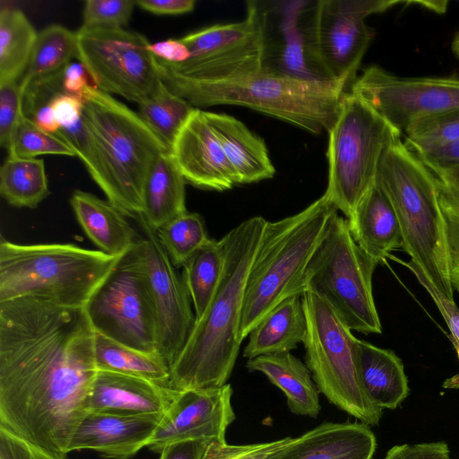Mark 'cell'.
Wrapping results in <instances>:
<instances>
[{
    "label": "cell",
    "mask_w": 459,
    "mask_h": 459,
    "mask_svg": "<svg viewBox=\"0 0 459 459\" xmlns=\"http://www.w3.org/2000/svg\"><path fill=\"white\" fill-rule=\"evenodd\" d=\"M94 339L84 307L0 301V426L67 455L98 372Z\"/></svg>",
    "instance_id": "1"
},
{
    "label": "cell",
    "mask_w": 459,
    "mask_h": 459,
    "mask_svg": "<svg viewBox=\"0 0 459 459\" xmlns=\"http://www.w3.org/2000/svg\"><path fill=\"white\" fill-rule=\"evenodd\" d=\"M266 221L262 216L249 218L220 239L224 255L221 280L169 368V388L208 389L227 384L242 342L239 324L246 281Z\"/></svg>",
    "instance_id": "2"
},
{
    "label": "cell",
    "mask_w": 459,
    "mask_h": 459,
    "mask_svg": "<svg viewBox=\"0 0 459 459\" xmlns=\"http://www.w3.org/2000/svg\"><path fill=\"white\" fill-rule=\"evenodd\" d=\"M82 118L88 145L82 163L109 201L125 216L143 212L148 176L169 151L139 114L93 86L82 92Z\"/></svg>",
    "instance_id": "3"
},
{
    "label": "cell",
    "mask_w": 459,
    "mask_h": 459,
    "mask_svg": "<svg viewBox=\"0 0 459 459\" xmlns=\"http://www.w3.org/2000/svg\"><path fill=\"white\" fill-rule=\"evenodd\" d=\"M157 62V60H156ZM162 82L195 108L235 105L257 110L313 134L327 133L350 88L332 81H303L263 72L220 82L188 79L157 62Z\"/></svg>",
    "instance_id": "4"
},
{
    "label": "cell",
    "mask_w": 459,
    "mask_h": 459,
    "mask_svg": "<svg viewBox=\"0 0 459 459\" xmlns=\"http://www.w3.org/2000/svg\"><path fill=\"white\" fill-rule=\"evenodd\" d=\"M337 212L323 195L298 213L266 221L246 281L241 342L281 301L306 290L308 264Z\"/></svg>",
    "instance_id": "5"
},
{
    "label": "cell",
    "mask_w": 459,
    "mask_h": 459,
    "mask_svg": "<svg viewBox=\"0 0 459 459\" xmlns=\"http://www.w3.org/2000/svg\"><path fill=\"white\" fill-rule=\"evenodd\" d=\"M376 184L397 215L403 249L440 293L454 299L436 176L400 139L384 152Z\"/></svg>",
    "instance_id": "6"
},
{
    "label": "cell",
    "mask_w": 459,
    "mask_h": 459,
    "mask_svg": "<svg viewBox=\"0 0 459 459\" xmlns=\"http://www.w3.org/2000/svg\"><path fill=\"white\" fill-rule=\"evenodd\" d=\"M122 256L74 244L21 245L2 238L0 301L34 297L84 307Z\"/></svg>",
    "instance_id": "7"
},
{
    "label": "cell",
    "mask_w": 459,
    "mask_h": 459,
    "mask_svg": "<svg viewBox=\"0 0 459 459\" xmlns=\"http://www.w3.org/2000/svg\"><path fill=\"white\" fill-rule=\"evenodd\" d=\"M328 134L324 195L348 219L375 185L384 152L402 134L351 92L343 97Z\"/></svg>",
    "instance_id": "8"
},
{
    "label": "cell",
    "mask_w": 459,
    "mask_h": 459,
    "mask_svg": "<svg viewBox=\"0 0 459 459\" xmlns=\"http://www.w3.org/2000/svg\"><path fill=\"white\" fill-rule=\"evenodd\" d=\"M301 298L307 326L303 342L306 365L320 394L361 423L378 425L383 410L370 401L362 386L358 338L320 296L306 290Z\"/></svg>",
    "instance_id": "9"
},
{
    "label": "cell",
    "mask_w": 459,
    "mask_h": 459,
    "mask_svg": "<svg viewBox=\"0 0 459 459\" xmlns=\"http://www.w3.org/2000/svg\"><path fill=\"white\" fill-rule=\"evenodd\" d=\"M377 264L354 240L348 220L337 212L308 264L306 290L328 302L351 331L381 333L372 289Z\"/></svg>",
    "instance_id": "10"
},
{
    "label": "cell",
    "mask_w": 459,
    "mask_h": 459,
    "mask_svg": "<svg viewBox=\"0 0 459 459\" xmlns=\"http://www.w3.org/2000/svg\"><path fill=\"white\" fill-rule=\"evenodd\" d=\"M84 309L95 333L142 351L158 353L155 311L136 245L120 258Z\"/></svg>",
    "instance_id": "11"
},
{
    "label": "cell",
    "mask_w": 459,
    "mask_h": 459,
    "mask_svg": "<svg viewBox=\"0 0 459 459\" xmlns=\"http://www.w3.org/2000/svg\"><path fill=\"white\" fill-rule=\"evenodd\" d=\"M76 58L95 88L139 104L160 86L156 57L147 39L124 28H92L76 31Z\"/></svg>",
    "instance_id": "12"
},
{
    "label": "cell",
    "mask_w": 459,
    "mask_h": 459,
    "mask_svg": "<svg viewBox=\"0 0 459 459\" xmlns=\"http://www.w3.org/2000/svg\"><path fill=\"white\" fill-rule=\"evenodd\" d=\"M180 39L190 51L188 60L171 64L156 58L180 76L220 82L262 70V29L255 1L247 2V15L241 22L211 25Z\"/></svg>",
    "instance_id": "13"
},
{
    "label": "cell",
    "mask_w": 459,
    "mask_h": 459,
    "mask_svg": "<svg viewBox=\"0 0 459 459\" xmlns=\"http://www.w3.org/2000/svg\"><path fill=\"white\" fill-rule=\"evenodd\" d=\"M404 2L394 0H319L314 11V56L329 81L350 89L373 38L366 19Z\"/></svg>",
    "instance_id": "14"
},
{
    "label": "cell",
    "mask_w": 459,
    "mask_h": 459,
    "mask_svg": "<svg viewBox=\"0 0 459 459\" xmlns=\"http://www.w3.org/2000/svg\"><path fill=\"white\" fill-rule=\"evenodd\" d=\"M350 92L402 134L417 120L459 109V78L400 77L371 65Z\"/></svg>",
    "instance_id": "15"
},
{
    "label": "cell",
    "mask_w": 459,
    "mask_h": 459,
    "mask_svg": "<svg viewBox=\"0 0 459 459\" xmlns=\"http://www.w3.org/2000/svg\"><path fill=\"white\" fill-rule=\"evenodd\" d=\"M255 2L262 29V71L303 81H329L313 52L316 1Z\"/></svg>",
    "instance_id": "16"
},
{
    "label": "cell",
    "mask_w": 459,
    "mask_h": 459,
    "mask_svg": "<svg viewBox=\"0 0 459 459\" xmlns=\"http://www.w3.org/2000/svg\"><path fill=\"white\" fill-rule=\"evenodd\" d=\"M143 236L136 248L147 274L156 316L157 351L169 368L183 350L195 322L192 300L153 230L139 216Z\"/></svg>",
    "instance_id": "17"
},
{
    "label": "cell",
    "mask_w": 459,
    "mask_h": 459,
    "mask_svg": "<svg viewBox=\"0 0 459 459\" xmlns=\"http://www.w3.org/2000/svg\"><path fill=\"white\" fill-rule=\"evenodd\" d=\"M230 384L208 389L173 390L169 405L147 444L160 453L167 445L186 439L226 441L235 420Z\"/></svg>",
    "instance_id": "18"
},
{
    "label": "cell",
    "mask_w": 459,
    "mask_h": 459,
    "mask_svg": "<svg viewBox=\"0 0 459 459\" xmlns=\"http://www.w3.org/2000/svg\"><path fill=\"white\" fill-rule=\"evenodd\" d=\"M170 153L186 182L195 187L225 191L238 184L223 148L201 108H195L186 121Z\"/></svg>",
    "instance_id": "19"
},
{
    "label": "cell",
    "mask_w": 459,
    "mask_h": 459,
    "mask_svg": "<svg viewBox=\"0 0 459 459\" xmlns=\"http://www.w3.org/2000/svg\"><path fill=\"white\" fill-rule=\"evenodd\" d=\"M160 419L88 411L71 439L68 453L91 449L108 459H131L147 446Z\"/></svg>",
    "instance_id": "20"
},
{
    "label": "cell",
    "mask_w": 459,
    "mask_h": 459,
    "mask_svg": "<svg viewBox=\"0 0 459 459\" xmlns=\"http://www.w3.org/2000/svg\"><path fill=\"white\" fill-rule=\"evenodd\" d=\"M171 392V388L147 379L98 370L87 400V412L161 418Z\"/></svg>",
    "instance_id": "21"
},
{
    "label": "cell",
    "mask_w": 459,
    "mask_h": 459,
    "mask_svg": "<svg viewBox=\"0 0 459 459\" xmlns=\"http://www.w3.org/2000/svg\"><path fill=\"white\" fill-rule=\"evenodd\" d=\"M376 448L369 426L325 421L293 437L271 459H372Z\"/></svg>",
    "instance_id": "22"
},
{
    "label": "cell",
    "mask_w": 459,
    "mask_h": 459,
    "mask_svg": "<svg viewBox=\"0 0 459 459\" xmlns=\"http://www.w3.org/2000/svg\"><path fill=\"white\" fill-rule=\"evenodd\" d=\"M347 220L356 243L378 264L393 251L403 248L397 215L390 200L376 183Z\"/></svg>",
    "instance_id": "23"
},
{
    "label": "cell",
    "mask_w": 459,
    "mask_h": 459,
    "mask_svg": "<svg viewBox=\"0 0 459 459\" xmlns=\"http://www.w3.org/2000/svg\"><path fill=\"white\" fill-rule=\"evenodd\" d=\"M204 112L234 170L238 184L257 182L274 176L275 169L262 138L231 116Z\"/></svg>",
    "instance_id": "24"
},
{
    "label": "cell",
    "mask_w": 459,
    "mask_h": 459,
    "mask_svg": "<svg viewBox=\"0 0 459 459\" xmlns=\"http://www.w3.org/2000/svg\"><path fill=\"white\" fill-rule=\"evenodd\" d=\"M70 204L84 233L105 254L121 256L137 244L140 237L109 201L76 189Z\"/></svg>",
    "instance_id": "25"
},
{
    "label": "cell",
    "mask_w": 459,
    "mask_h": 459,
    "mask_svg": "<svg viewBox=\"0 0 459 459\" xmlns=\"http://www.w3.org/2000/svg\"><path fill=\"white\" fill-rule=\"evenodd\" d=\"M246 367L250 372L263 373L281 390L293 414L317 418L321 411L320 392L307 365L290 351L247 359Z\"/></svg>",
    "instance_id": "26"
},
{
    "label": "cell",
    "mask_w": 459,
    "mask_h": 459,
    "mask_svg": "<svg viewBox=\"0 0 459 459\" xmlns=\"http://www.w3.org/2000/svg\"><path fill=\"white\" fill-rule=\"evenodd\" d=\"M357 360L362 386L376 406L394 410L407 397L408 378L393 351L358 339Z\"/></svg>",
    "instance_id": "27"
},
{
    "label": "cell",
    "mask_w": 459,
    "mask_h": 459,
    "mask_svg": "<svg viewBox=\"0 0 459 459\" xmlns=\"http://www.w3.org/2000/svg\"><path fill=\"white\" fill-rule=\"evenodd\" d=\"M302 295H293L272 309L249 333L243 350L247 359L295 350L307 333Z\"/></svg>",
    "instance_id": "28"
},
{
    "label": "cell",
    "mask_w": 459,
    "mask_h": 459,
    "mask_svg": "<svg viewBox=\"0 0 459 459\" xmlns=\"http://www.w3.org/2000/svg\"><path fill=\"white\" fill-rule=\"evenodd\" d=\"M186 183L170 151L162 152L148 176L140 215L153 230L187 212Z\"/></svg>",
    "instance_id": "29"
},
{
    "label": "cell",
    "mask_w": 459,
    "mask_h": 459,
    "mask_svg": "<svg viewBox=\"0 0 459 459\" xmlns=\"http://www.w3.org/2000/svg\"><path fill=\"white\" fill-rule=\"evenodd\" d=\"M94 355L98 370L133 376L169 386V368L159 353L142 351L95 333Z\"/></svg>",
    "instance_id": "30"
},
{
    "label": "cell",
    "mask_w": 459,
    "mask_h": 459,
    "mask_svg": "<svg viewBox=\"0 0 459 459\" xmlns=\"http://www.w3.org/2000/svg\"><path fill=\"white\" fill-rule=\"evenodd\" d=\"M38 32L17 8L0 12V83L18 82L28 67Z\"/></svg>",
    "instance_id": "31"
},
{
    "label": "cell",
    "mask_w": 459,
    "mask_h": 459,
    "mask_svg": "<svg viewBox=\"0 0 459 459\" xmlns=\"http://www.w3.org/2000/svg\"><path fill=\"white\" fill-rule=\"evenodd\" d=\"M75 31L60 24H51L38 32L28 67L19 82L23 93L37 81L58 74L76 57Z\"/></svg>",
    "instance_id": "32"
},
{
    "label": "cell",
    "mask_w": 459,
    "mask_h": 459,
    "mask_svg": "<svg viewBox=\"0 0 459 459\" xmlns=\"http://www.w3.org/2000/svg\"><path fill=\"white\" fill-rule=\"evenodd\" d=\"M0 194L13 207L36 208L50 195L44 160L7 156L0 169Z\"/></svg>",
    "instance_id": "33"
},
{
    "label": "cell",
    "mask_w": 459,
    "mask_h": 459,
    "mask_svg": "<svg viewBox=\"0 0 459 459\" xmlns=\"http://www.w3.org/2000/svg\"><path fill=\"white\" fill-rule=\"evenodd\" d=\"M224 255L221 240L209 238L182 266V279L194 306L195 319L209 305L221 277Z\"/></svg>",
    "instance_id": "34"
},
{
    "label": "cell",
    "mask_w": 459,
    "mask_h": 459,
    "mask_svg": "<svg viewBox=\"0 0 459 459\" xmlns=\"http://www.w3.org/2000/svg\"><path fill=\"white\" fill-rule=\"evenodd\" d=\"M195 108L162 82L152 96L138 104L137 113L170 151Z\"/></svg>",
    "instance_id": "35"
},
{
    "label": "cell",
    "mask_w": 459,
    "mask_h": 459,
    "mask_svg": "<svg viewBox=\"0 0 459 459\" xmlns=\"http://www.w3.org/2000/svg\"><path fill=\"white\" fill-rule=\"evenodd\" d=\"M156 234L175 267H182L209 239L201 215L189 212L166 223Z\"/></svg>",
    "instance_id": "36"
},
{
    "label": "cell",
    "mask_w": 459,
    "mask_h": 459,
    "mask_svg": "<svg viewBox=\"0 0 459 459\" xmlns=\"http://www.w3.org/2000/svg\"><path fill=\"white\" fill-rule=\"evenodd\" d=\"M403 135L405 145L413 152L459 143V109L417 120Z\"/></svg>",
    "instance_id": "37"
},
{
    "label": "cell",
    "mask_w": 459,
    "mask_h": 459,
    "mask_svg": "<svg viewBox=\"0 0 459 459\" xmlns=\"http://www.w3.org/2000/svg\"><path fill=\"white\" fill-rule=\"evenodd\" d=\"M8 156L31 159L42 154L76 157L74 150L56 134L37 126L22 114L13 130L8 146Z\"/></svg>",
    "instance_id": "38"
},
{
    "label": "cell",
    "mask_w": 459,
    "mask_h": 459,
    "mask_svg": "<svg viewBox=\"0 0 459 459\" xmlns=\"http://www.w3.org/2000/svg\"><path fill=\"white\" fill-rule=\"evenodd\" d=\"M438 200L445 223L450 281L459 294V190L437 178Z\"/></svg>",
    "instance_id": "39"
},
{
    "label": "cell",
    "mask_w": 459,
    "mask_h": 459,
    "mask_svg": "<svg viewBox=\"0 0 459 459\" xmlns=\"http://www.w3.org/2000/svg\"><path fill=\"white\" fill-rule=\"evenodd\" d=\"M388 258L408 268L429 294L449 328L452 336V343L459 359V308L455 300L449 299L440 293L431 283L421 268L411 259L409 261H403L393 255H390ZM444 385L451 388L458 387L459 374L446 380Z\"/></svg>",
    "instance_id": "40"
},
{
    "label": "cell",
    "mask_w": 459,
    "mask_h": 459,
    "mask_svg": "<svg viewBox=\"0 0 459 459\" xmlns=\"http://www.w3.org/2000/svg\"><path fill=\"white\" fill-rule=\"evenodd\" d=\"M135 4L136 1L132 0H87L82 11V25L92 28H124Z\"/></svg>",
    "instance_id": "41"
},
{
    "label": "cell",
    "mask_w": 459,
    "mask_h": 459,
    "mask_svg": "<svg viewBox=\"0 0 459 459\" xmlns=\"http://www.w3.org/2000/svg\"><path fill=\"white\" fill-rule=\"evenodd\" d=\"M292 438L286 437L273 441L247 445L211 441L202 459H271L287 446Z\"/></svg>",
    "instance_id": "42"
},
{
    "label": "cell",
    "mask_w": 459,
    "mask_h": 459,
    "mask_svg": "<svg viewBox=\"0 0 459 459\" xmlns=\"http://www.w3.org/2000/svg\"><path fill=\"white\" fill-rule=\"evenodd\" d=\"M22 102L23 97L18 82L0 83V144L6 150L23 114Z\"/></svg>",
    "instance_id": "43"
},
{
    "label": "cell",
    "mask_w": 459,
    "mask_h": 459,
    "mask_svg": "<svg viewBox=\"0 0 459 459\" xmlns=\"http://www.w3.org/2000/svg\"><path fill=\"white\" fill-rule=\"evenodd\" d=\"M0 459H69L39 448L0 426Z\"/></svg>",
    "instance_id": "44"
},
{
    "label": "cell",
    "mask_w": 459,
    "mask_h": 459,
    "mask_svg": "<svg viewBox=\"0 0 459 459\" xmlns=\"http://www.w3.org/2000/svg\"><path fill=\"white\" fill-rule=\"evenodd\" d=\"M384 459H452L445 442L397 445L386 453Z\"/></svg>",
    "instance_id": "45"
},
{
    "label": "cell",
    "mask_w": 459,
    "mask_h": 459,
    "mask_svg": "<svg viewBox=\"0 0 459 459\" xmlns=\"http://www.w3.org/2000/svg\"><path fill=\"white\" fill-rule=\"evenodd\" d=\"M54 111L60 127L74 125L82 119V97L59 92L47 103Z\"/></svg>",
    "instance_id": "46"
},
{
    "label": "cell",
    "mask_w": 459,
    "mask_h": 459,
    "mask_svg": "<svg viewBox=\"0 0 459 459\" xmlns=\"http://www.w3.org/2000/svg\"><path fill=\"white\" fill-rule=\"evenodd\" d=\"M414 153L432 173L459 167V143Z\"/></svg>",
    "instance_id": "47"
},
{
    "label": "cell",
    "mask_w": 459,
    "mask_h": 459,
    "mask_svg": "<svg viewBox=\"0 0 459 459\" xmlns=\"http://www.w3.org/2000/svg\"><path fill=\"white\" fill-rule=\"evenodd\" d=\"M205 439H186L167 445L159 459H202L209 444Z\"/></svg>",
    "instance_id": "48"
},
{
    "label": "cell",
    "mask_w": 459,
    "mask_h": 459,
    "mask_svg": "<svg viewBox=\"0 0 459 459\" xmlns=\"http://www.w3.org/2000/svg\"><path fill=\"white\" fill-rule=\"evenodd\" d=\"M149 48L156 58L171 64L185 62L191 56L189 49L180 39L150 43Z\"/></svg>",
    "instance_id": "49"
},
{
    "label": "cell",
    "mask_w": 459,
    "mask_h": 459,
    "mask_svg": "<svg viewBox=\"0 0 459 459\" xmlns=\"http://www.w3.org/2000/svg\"><path fill=\"white\" fill-rule=\"evenodd\" d=\"M63 89L65 93L82 97L87 86H94L92 79L85 67L79 63L69 64L63 71Z\"/></svg>",
    "instance_id": "50"
},
{
    "label": "cell",
    "mask_w": 459,
    "mask_h": 459,
    "mask_svg": "<svg viewBox=\"0 0 459 459\" xmlns=\"http://www.w3.org/2000/svg\"><path fill=\"white\" fill-rule=\"evenodd\" d=\"M136 4L143 10L158 15H178L194 10L195 0H140Z\"/></svg>",
    "instance_id": "51"
},
{
    "label": "cell",
    "mask_w": 459,
    "mask_h": 459,
    "mask_svg": "<svg viewBox=\"0 0 459 459\" xmlns=\"http://www.w3.org/2000/svg\"><path fill=\"white\" fill-rule=\"evenodd\" d=\"M32 122L44 131L56 134L60 125L57 122L53 109L48 104L42 105L32 111L29 116Z\"/></svg>",
    "instance_id": "52"
},
{
    "label": "cell",
    "mask_w": 459,
    "mask_h": 459,
    "mask_svg": "<svg viewBox=\"0 0 459 459\" xmlns=\"http://www.w3.org/2000/svg\"><path fill=\"white\" fill-rule=\"evenodd\" d=\"M444 184L459 190V167L433 173Z\"/></svg>",
    "instance_id": "53"
},
{
    "label": "cell",
    "mask_w": 459,
    "mask_h": 459,
    "mask_svg": "<svg viewBox=\"0 0 459 459\" xmlns=\"http://www.w3.org/2000/svg\"><path fill=\"white\" fill-rule=\"evenodd\" d=\"M451 50L454 56L459 60V31H457L452 39Z\"/></svg>",
    "instance_id": "54"
}]
</instances>
